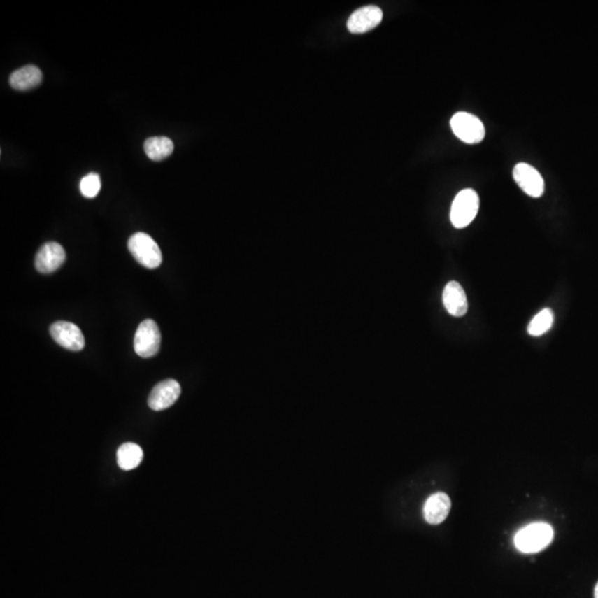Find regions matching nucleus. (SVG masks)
I'll return each mask as SVG.
<instances>
[{
  "instance_id": "nucleus-3",
  "label": "nucleus",
  "mask_w": 598,
  "mask_h": 598,
  "mask_svg": "<svg viewBox=\"0 0 598 598\" xmlns=\"http://www.w3.org/2000/svg\"><path fill=\"white\" fill-rule=\"evenodd\" d=\"M129 250L138 263L146 269H155L162 263V252L155 239L145 233H136L129 239Z\"/></svg>"
},
{
  "instance_id": "nucleus-16",
  "label": "nucleus",
  "mask_w": 598,
  "mask_h": 598,
  "mask_svg": "<svg viewBox=\"0 0 598 598\" xmlns=\"http://www.w3.org/2000/svg\"><path fill=\"white\" fill-rule=\"evenodd\" d=\"M554 322V314L552 309L544 308L534 318L532 319L527 327V332L533 337L544 335L545 332L552 328Z\"/></svg>"
},
{
  "instance_id": "nucleus-17",
  "label": "nucleus",
  "mask_w": 598,
  "mask_h": 598,
  "mask_svg": "<svg viewBox=\"0 0 598 598\" xmlns=\"http://www.w3.org/2000/svg\"><path fill=\"white\" fill-rule=\"evenodd\" d=\"M101 189V180L97 173H90L80 182V191L83 197L93 199Z\"/></svg>"
},
{
  "instance_id": "nucleus-18",
  "label": "nucleus",
  "mask_w": 598,
  "mask_h": 598,
  "mask_svg": "<svg viewBox=\"0 0 598 598\" xmlns=\"http://www.w3.org/2000/svg\"><path fill=\"white\" fill-rule=\"evenodd\" d=\"M594 596H595V598H598V583L597 584H596L595 586V592H594Z\"/></svg>"
},
{
  "instance_id": "nucleus-13",
  "label": "nucleus",
  "mask_w": 598,
  "mask_h": 598,
  "mask_svg": "<svg viewBox=\"0 0 598 598\" xmlns=\"http://www.w3.org/2000/svg\"><path fill=\"white\" fill-rule=\"evenodd\" d=\"M43 81V72L38 66H24L11 73L9 83L11 88L18 91H27L36 88Z\"/></svg>"
},
{
  "instance_id": "nucleus-2",
  "label": "nucleus",
  "mask_w": 598,
  "mask_h": 598,
  "mask_svg": "<svg viewBox=\"0 0 598 598\" xmlns=\"http://www.w3.org/2000/svg\"><path fill=\"white\" fill-rule=\"evenodd\" d=\"M480 206L478 195L474 190L464 189L457 193L451 205L450 220L455 229H464L476 218Z\"/></svg>"
},
{
  "instance_id": "nucleus-8",
  "label": "nucleus",
  "mask_w": 598,
  "mask_h": 598,
  "mask_svg": "<svg viewBox=\"0 0 598 598\" xmlns=\"http://www.w3.org/2000/svg\"><path fill=\"white\" fill-rule=\"evenodd\" d=\"M181 394V385L176 380L168 379L157 383L149 396V407L155 411L168 409L176 404Z\"/></svg>"
},
{
  "instance_id": "nucleus-9",
  "label": "nucleus",
  "mask_w": 598,
  "mask_h": 598,
  "mask_svg": "<svg viewBox=\"0 0 598 598\" xmlns=\"http://www.w3.org/2000/svg\"><path fill=\"white\" fill-rule=\"evenodd\" d=\"M383 17V10L377 6H364L351 13L347 27L353 34H364L380 24Z\"/></svg>"
},
{
  "instance_id": "nucleus-7",
  "label": "nucleus",
  "mask_w": 598,
  "mask_h": 598,
  "mask_svg": "<svg viewBox=\"0 0 598 598\" xmlns=\"http://www.w3.org/2000/svg\"><path fill=\"white\" fill-rule=\"evenodd\" d=\"M514 180L529 197H541L544 193V180L536 169L527 163H518L513 170Z\"/></svg>"
},
{
  "instance_id": "nucleus-10",
  "label": "nucleus",
  "mask_w": 598,
  "mask_h": 598,
  "mask_svg": "<svg viewBox=\"0 0 598 598\" xmlns=\"http://www.w3.org/2000/svg\"><path fill=\"white\" fill-rule=\"evenodd\" d=\"M64 261L66 252L62 245L55 242L45 243L36 256V269L43 274H50L60 269Z\"/></svg>"
},
{
  "instance_id": "nucleus-6",
  "label": "nucleus",
  "mask_w": 598,
  "mask_h": 598,
  "mask_svg": "<svg viewBox=\"0 0 598 598\" xmlns=\"http://www.w3.org/2000/svg\"><path fill=\"white\" fill-rule=\"evenodd\" d=\"M50 334L53 341L64 348L71 351H80L85 348V337L77 325L68 322H53Z\"/></svg>"
},
{
  "instance_id": "nucleus-15",
  "label": "nucleus",
  "mask_w": 598,
  "mask_h": 598,
  "mask_svg": "<svg viewBox=\"0 0 598 598\" xmlns=\"http://www.w3.org/2000/svg\"><path fill=\"white\" fill-rule=\"evenodd\" d=\"M144 151L153 161H162L172 155L174 144L166 136H153L144 142Z\"/></svg>"
},
{
  "instance_id": "nucleus-5",
  "label": "nucleus",
  "mask_w": 598,
  "mask_h": 598,
  "mask_svg": "<svg viewBox=\"0 0 598 598\" xmlns=\"http://www.w3.org/2000/svg\"><path fill=\"white\" fill-rule=\"evenodd\" d=\"M161 332L157 322L152 319L142 322L134 336V350L142 358H151L159 353Z\"/></svg>"
},
{
  "instance_id": "nucleus-4",
  "label": "nucleus",
  "mask_w": 598,
  "mask_h": 598,
  "mask_svg": "<svg viewBox=\"0 0 598 598\" xmlns=\"http://www.w3.org/2000/svg\"><path fill=\"white\" fill-rule=\"evenodd\" d=\"M450 124L455 136L464 143H478L485 136V129L481 120L468 112L455 113L452 117Z\"/></svg>"
},
{
  "instance_id": "nucleus-12",
  "label": "nucleus",
  "mask_w": 598,
  "mask_h": 598,
  "mask_svg": "<svg viewBox=\"0 0 598 598\" xmlns=\"http://www.w3.org/2000/svg\"><path fill=\"white\" fill-rule=\"evenodd\" d=\"M443 304L451 316L462 317L468 311V301L464 290L457 282L448 283L443 290Z\"/></svg>"
},
{
  "instance_id": "nucleus-11",
  "label": "nucleus",
  "mask_w": 598,
  "mask_h": 598,
  "mask_svg": "<svg viewBox=\"0 0 598 598\" xmlns=\"http://www.w3.org/2000/svg\"><path fill=\"white\" fill-rule=\"evenodd\" d=\"M451 510V500L446 493L438 492L429 497L423 506V516L429 524L442 523L449 515Z\"/></svg>"
},
{
  "instance_id": "nucleus-1",
  "label": "nucleus",
  "mask_w": 598,
  "mask_h": 598,
  "mask_svg": "<svg viewBox=\"0 0 598 598\" xmlns=\"http://www.w3.org/2000/svg\"><path fill=\"white\" fill-rule=\"evenodd\" d=\"M553 536L550 524L537 522L520 529L514 537V544L523 553H537L552 543Z\"/></svg>"
},
{
  "instance_id": "nucleus-14",
  "label": "nucleus",
  "mask_w": 598,
  "mask_h": 598,
  "mask_svg": "<svg viewBox=\"0 0 598 598\" xmlns=\"http://www.w3.org/2000/svg\"><path fill=\"white\" fill-rule=\"evenodd\" d=\"M117 459L118 465L122 470H133L142 462L143 451L138 444L127 442L118 449Z\"/></svg>"
}]
</instances>
